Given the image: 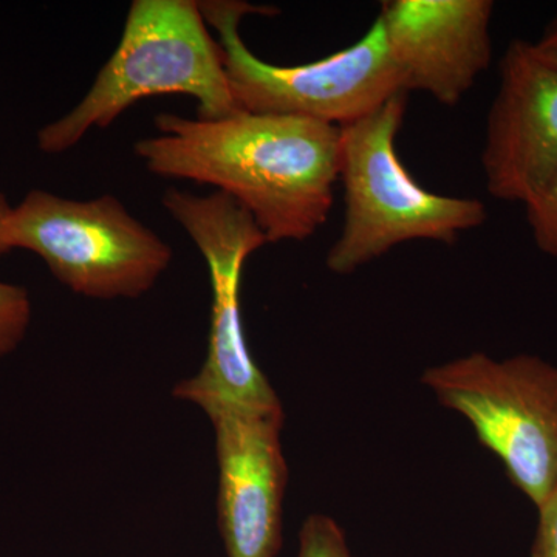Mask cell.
<instances>
[{"label": "cell", "instance_id": "obj_1", "mask_svg": "<svg viewBox=\"0 0 557 557\" xmlns=\"http://www.w3.org/2000/svg\"><path fill=\"white\" fill-rule=\"evenodd\" d=\"M135 156L150 174L218 188L247 209L269 244L306 242L327 222L339 180L341 129L300 116L220 120L159 113Z\"/></svg>", "mask_w": 557, "mask_h": 557}, {"label": "cell", "instance_id": "obj_2", "mask_svg": "<svg viewBox=\"0 0 557 557\" xmlns=\"http://www.w3.org/2000/svg\"><path fill=\"white\" fill-rule=\"evenodd\" d=\"M159 95H188L203 120L240 112L196 0L132 2L119 47L83 100L38 132V148L67 152L91 129L112 126L135 102Z\"/></svg>", "mask_w": 557, "mask_h": 557}, {"label": "cell", "instance_id": "obj_3", "mask_svg": "<svg viewBox=\"0 0 557 557\" xmlns=\"http://www.w3.org/2000/svg\"><path fill=\"white\" fill-rule=\"evenodd\" d=\"M406 109L408 95L398 94L339 127L343 226L325 259L339 276L409 242L456 244L487 220L482 200L434 193L410 174L397 149Z\"/></svg>", "mask_w": 557, "mask_h": 557}, {"label": "cell", "instance_id": "obj_4", "mask_svg": "<svg viewBox=\"0 0 557 557\" xmlns=\"http://www.w3.org/2000/svg\"><path fill=\"white\" fill-rule=\"evenodd\" d=\"M199 9L218 32L231 94L244 112L343 127L405 94L379 20L346 49L307 64L276 65L256 57L239 32L247 14H273V9L239 0H201Z\"/></svg>", "mask_w": 557, "mask_h": 557}, {"label": "cell", "instance_id": "obj_5", "mask_svg": "<svg viewBox=\"0 0 557 557\" xmlns=\"http://www.w3.org/2000/svg\"><path fill=\"white\" fill-rule=\"evenodd\" d=\"M421 383L460 413L509 482L541 507L557 493V368L536 355L482 351L424 370Z\"/></svg>", "mask_w": 557, "mask_h": 557}, {"label": "cell", "instance_id": "obj_6", "mask_svg": "<svg viewBox=\"0 0 557 557\" xmlns=\"http://www.w3.org/2000/svg\"><path fill=\"white\" fill-rule=\"evenodd\" d=\"M10 251L27 249L54 277L89 299H137L156 287L174 251L112 194L72 200L33 189L11 209Z\"/></svg>", "mask_w": 557, "mask_h": 557}, {"label": "cell", "instance_id": "obj_7", "mask_svg": "<svg viewBox=\"0 0 557 557\" xmlns=\"http://www.w3.org/2000/svg\"><path fill=\"white\" fill-rule=\"evenodd\" d=\"M161 203L199 248L212 289L207 359L197 375L172 388V395L203 412L219 406L281 403L249 351L240 311L242 273L247 260L269 244L265 234L247 209L219 190L197 196L172 186Z\"/></svg>", "mask_w": 557, "mask_h": 557}, {"label": "cell", "instance_id": "obj_8", "mask_svg": "<svg viewBox=\"0 0 557 557\" xmlns=\"http://www.w3.org/2000/svg\"><path fill=\"white\" fill-rule=\"evenodd\" d=\"M205 413L214 428L218 520L226 556L277 557L288 483L282 401L219 406Z\"/></svg>", "mask_w": 557, "mask_h": 557}, {"label": "cell", "instance_id": "obj_9", "mask_svg": "<svg viewBox=\"0 0 557 557\" xmlns=\"http://www.w3.org/2000/svg\"><path fill=\"white\" fill-rule=\"evenodd\" d=\"M482 171L491 197L520 205L557 172V69L539 57L530 40H511L502 57Z\"/></svg>", "mask_w": 557, "mask_h": 557}, {"label": "cell", "instance_id": "obj_10", "mask_svg": "<svg viewBox=\"0 0 557 557\" xmlns=\"http://www.w3.org/2000/svg\"><path fill=\"white\" fill-rule=\"evenodd\" d=\"M491 0L381 3L388 54L405 94L421 91L456 108L493 60Z\"/></svg>", "mask_w": 557, "mask_h": 557}, {"label": "cell", "instance_id": "obj_11", "mask_svg": "<svg viewBox=\"0 0 557 557\" xmlns=\"http://www.w3.org/2000/svg\"><path fill=\"white\" fill-rule=\"evenodd\" d=\"M30 322L32 299L27 288L0 281V357L21 346Z\"/></svg>", "mask_w": 557, "mask_h": 557}, {"label": "cell", "instance_id": "obj_12", "mask_svg": "<svg viewBox=\"0 0 557 557\" xmlns=\"http://www.w3.org/2000/svg\"><path fill=\"white\" fill-rule=\"evenodd\" d=\"M296 557H357L351 553L346 534L327 515H310L299 531Z\"/></svg>", "mask_w": 557, "mask_h": 557}, {"label": "cell", "instance_id": "obj_13", "mask_svg": "<svg viewBox=\"0 0 557 557\" xmlns=\"http://www.w3.org/2000/svg\"><path fill=\"white\" fill-rule=\"evenodd\" d=\"M523 208L534 245L539 251L557 259V172Z\"/></svg>", "mask_w": 557, "mask_h": 557}, {"label": "cell", "instance_id": "obj_14", "mask_svg": "<svg viewBox=\"0 0 557 557\" xmlns=\"http://www.w3.org/2000/svg\"><path fill=\"white\" fill-rule=\"evenodd\" d=\"M537 509V528L531 557H557V493Z\"/></svg>", "mask_w": 557, "mask_h": 557}, {"label": "cell", "instance_id": "obj_15", "mask_svg": "<svg viewBox=\"0 0 557 557\" xmlns=\"http://www.w3.org/2000/svg\"><path fill=\"white\" fill-rule=\"evenodd\" d=\"M533 47L542 60L557 69V17L549 22L541 38L534 40Z\"/></svg>", "mask_w": 557, "mask_h": 557}, {"label": "cell", "instance_id": "obj_16", "mask_svg": "<svg viewBox=\"0 0 557 557\" xmlns=\"http://www.w3.org/2000/svg\"><path fill=\"white\" fill-rule=\"evenodd\" d=\"M11 209H13V207H11L10 201L7 200L5 194L0 190V258L10 252L9 245H7L5 240V226L7 220H9L11 214Z\"/></svg>", "mask_w": 557, "mask_h": 557}]
</instances>
